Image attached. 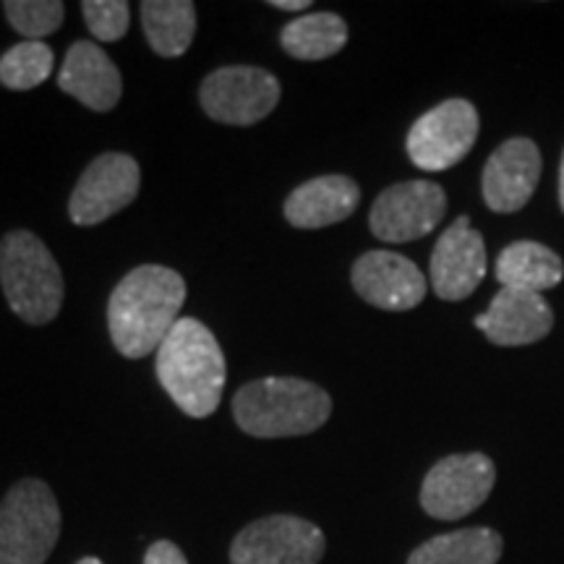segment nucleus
Listing matches in <instances>:
<instances>
[{
    "label": "nucleus",
    "mask_w": 564,
    "mask_h": 564,
    "mask_svg": "<svg viewBox=\"0 0 564 564\" xmlns=\"http://www.w3.org/2000/svg\"><path fill=\"white\" fill-rule=\"evenodd\" d=\"M186 303V282L171 267L144 264L118 282L108 303V327L116 350L144 358L171 335Z\"/></svg>",
    "instance_id": "nucleus-1"
},
{
    "label": "nucleus",
    "mask_w": 564,
    "mask_h": 564,
    "mask_svg": "<svg viewBox=\"0 0 564 564\" xmlns=\"http://www.w3.org/2000/svg\"><path fill=\"white\" fill-rule=\"evenodd\" d=\"M158 379L192 419H207L223 400L225 356L207 324L183 316L158 348Z\"/></svg>",
    "instance_id": "nucleus-2"
},
{
    "label": "nucleus",
    "mask_w": 564,
    "mask_h": 564,
    "mask_svg": "<svg viewBox=\"0 0 564 564\" xmlns=\"http://www.w3.org/2000/svg\"><path fill=\"white\" fill-rule=\"evenodd\" d=\"M232 415L246 434L259 440L303 436L329 421L333 398L306 379L267 377L236 392Z\"/></svg>",
    "instance_id": "nucleus-3"
},
{
    "label": "nucleus",
    "mask_w": 564,
    "mask_h": 564,
    "mask_svg": "<svg viewBox=\"0 0 564 564\" xmlns=\"http://www.w3.org/2000/svg\"><path fill=\"white\" fill-rule=\"evenodd\" d=\"M0 285L11 312L37 327L58 316L66 293L58 262L30 230H13L0 241Z\"/></svg>",
    "instance_id": "nucleus-4"
},
{
    "label": "nucleus",
    "mask_w": 564,
    "mask_h": 564,
    "mask_svg": "<svg viewBox=\"0 0 564 564\" xmlns=\"http://www.w3.org/2000/svg\"><path fill=\"white\" fill-rule=\"evenodd\" d=\"M61 535V507L51 486L24 478L0 502V564H45Z\"/></svg>",
    "instance_id": "nucleus-5"
},
{
    "label": "nucleus",
    "mask_w": 564,
    "mask_h": 564,
    "mask_svg": "<svg viewBox=\"0 0 564 564\" xmlns=\"http://www.w3.org/2000/svg\"><path fill=\"white\" fill-rule=\"evenodd\" d=\"M478 129V110L474 102L460 100H444L429 112H423L408 131V158L415 167L426 173H442L455 167L457 162L468 158L474 150Z\"/></svg>",
    "instance_id": "nucleus-6"
},
{
    "label": "nucleus",
    "mask_w": 564,
    "mask_h": 564,
    "mask_svg": "<svg viewBox=\"0 0 564 564\" xmlns=\"http://www.w3.org/2000/svg\"><path fill=\"white\" fill-rule=\"evenodd\" d=\"M280 82L270 70L253 66H225L202 82L199 102L212 121L225 126H253L278 108Z\"/></svg>",
    "instance_id": "nucleus-7"
},
{
    "label": "nucleus",
    "mask_w": 564,
    "mask_h": 564,
    "mask_svg": "<svg viewBox=\"0 0 564 564\" xmlns=\"http://www.w3.org/2000/svg\"><path fill=\"white\" fill-rule=\"evenodd\" d=\"M494 484L497 468L489 455H447L423 478L421 507L436 520H460L489 499Z\"/></svg>",
    "instance_id": "nucleus-8"
},
{
    "label": "nucleus",
    "mask_w": 564,
    "mask_h": 564,
    "mask_svg": "<svg viewBox=\"0 0 564 564\" xmlns=\"http://www.w3.org/2000/svg\"><path fill=\"white\" fill-rule=\"evenodd\" d=\"M327 549L322 528L295 514L253 520L232 539L230 564H319Z\"/></svg>",
    "instance_id": "nucleus-9"
},
{
    "label": "nucleus",
    "mask_w": 564,
    "mask_h": 564,
    "mask_svg": "<svg viewBox=\"0 0 564 564\" xmlns=\"http://www.w3.org/2000/svg\"><path fill=\"white\" fill-rule=\"evenodd\" d=\"M447 212L440 183L403 181L384 188L373 202L369 228L384 243H411L429 236Z\"/></svg>",
    "instance_id": "nucleus-10"
},
{
    "label": "nucleus",
    "mask_w": 564,
    "mask_h": 564,
    "mask_svg": "<svg viewBox=\"0 0 564 564\" xmlns=\"http://www.w3.org/2000/svg\"><path fill=\"white\" fill-rule=\"evenodd\" d=\"M141 171L131 154L105 152L89 162L68 202V215L76 225H100L129 207L139 196Z\"/></svg>",
    "instance_id": "nucleus-11"
},
{
    "label": "nucleus",
    "mask_w": 564,
    "mask_h": 564,
    "mask_svg": "<svg viewBox=\"0 0 564 564\" xmlns=\"http://www.w3.org/2000/svg\"><path fill=\"white\" fill-rule=\"evenodd\" d=\"M352 291L384 312H411L426 299V278L411 259L394 251H369L350 272Z\"/></svg>",
    "instance_id": "nucleus-12"
},
{
    "label": "nucleus",
    "mask_w": 564,
    "mask_h": 564,
    "mask_svg": "<svg viewBox=\"0 0 564 564\" xmlns=\"http://www.w3.org/2000/svg\"><path fill=\"white\" fill-rule=\"evenodd\" d=\"M432 288L442 301H465L486 278V243L470 228V217H457L432 251Z\"/></svg>",
    "instance_id": "nucleus-13"
},
{
    "label": "nucleus",
    "mask_w": 564,
    "mask_h": 564,
    "mask_svg": "<svg viewBox=\"0 0 564 564\" xmlns=\"http://www.w3.org/2000/svg\"><path fill=\"white\" fill-rule=\"evenodd\" d=\"M541 181V152L535 141L525 137L507 139L491 152L484 165L481 192L491 212L512 215L531 202Z\"/></svg>",
    "instance_id": "nucleus-14"
},
{
    "label": "nucleus",
    "mask_w": 564,
    "mask_h": 564,
    "mask_svg": "<svg viewBox=\"0 0 564 564\" xmlns=\"http://www.w3.org/2000/svg\"><path fill=\"white\" fill-rule=\"evenodd\" d=\"M476 327L499 348L533 345L552 333L554 312L544 295L499 288L489 308L476 316Z\"/></svg>",
    "instance_id": "nucleus-15"
},
{
    "label": "nucleus",
    "mask_w": 564,
    "mask_h": 564,
    "mask_svg": "<svg viewBox=\"0 0 564 564\" xmlns=\"http://www.w3.org/2000/svg\"><path fill=\"white\" fill-rule=\"evenodd\" d=\"M58 87L84 108L108 112L121 100L123 79L110 55L95 42L79 40L68 47L58 74Z\"/></svg>",
    "instance_id": "nucleus-16"
},
{
    "label": "nucleus",
    "mask_w": 564,
    "mask_h": 564,
    "mask_svg": "<svg viewBox=\"0 0 564 564\" xmlns=\"http://www.w3.org/2000/svg\"><path fill=\"white\" fill-rule=\"evenodd\" d=\"M361 204V188L348 175L312 178L285 199V220L299 230H319L348 220Z\"/></svg>",
    "instance_id": "nucleus-17"
},
{
    "label": "nucleus",
    "mask_w": 564,
    "mask_h": 564,
    "mask_svg": "<svg viewBox=\"0 0 564 564\" xmlns=\"http://www.w3.org/2000/svg\"><path fill=\"white\" fill-rule=\"evenodd\" d=\"M497 280L502 288L525 293H544L556 288L564 278V262L554 249L535 241H514L499 251Z\"/></svg>",
    "instance_id": "nucleus-18"
},
{
    "label": "nucleus",
    "mask_w": 564,
    "mask_h": 564,
    "mask_svg": "<svg viewBox=\"0 0 564 564\" xmlns=\"http://www.w3.org/2000/svg\"><path fill=\"white\" fill-rule=\"evenodd\" d=\"M505 541L491 528H463L429 539L408 556V564H497Z\"/></svg>",
    "instance_id": "nucleus-19"
},
{
    "label": "nucleus",
    "mask_w": 564,
    "mask_h": 564,
    "mask_svg": "<svg viewBox=\"0 0 564 564\" xmlns=\"http://www.w3.org/2000/svg\"><path fill=\"white\" fill-rule=\"evenodd\" d=\"M141 24L154 53L162 58H178L194 42L196 6L192 0H144Z\"/></svg>",
    "instance_id": "nucleus-20"
},
{
    "label": "nucleus",
    "mask_w": 564,
    "mask_h": 564,
    "mask_svg": "<svg viewBox=\"0 0 564 564\" xmlns=\"http://www.w3.org/2000/svg\"><path fill=\"white\" fill-rule=\"evenodd\" d=\"M280 45L299 61L333 58L348 45V24L333 11H316L293 19L280 32Z\"/></svg>",
    "instance_id": "nucleus-21"
},
{
    "label": "nucleus",
    "mask_w": 564,
    "mask_h": 564,
    "mask_svg": "<svg viewBox=\"0 0 564 564\" xmlns=\"http://www.w3.org/2000/svg\"><path fill=\"white\" fill-rule=\"evenodd\" d=\"M53 47L45 42L26 40L13 45L0 58V84L13 91H26L40 87L53 74Z\"/></svg>",
    "instance_id": "nucleus-22"
},
{
    "label": "nucleus",
    "mask_w": 564,
    "mask_h": 564,
    "mask_svg": "<svg viewBox=\"0 0 564 564\" xmlns=\"http://www.w3.org/2000/svg\"><path fill=\"white\" fill-rule=\"evenodd\" d=\"M9 24L24 37L42 42L63 24L66 6L61 0H9L3 3Z\"/></svg>",
    "instance_id": "nucleus-23"
},
{
    "label": "nucleus",
    "mask_w": 564,
    "mask_h": 564,
    "mask_svg": "<svg viewBox=\"0 0 564 564\" xmlns=\"http://www.w3.org/2000/svg\"><path fill=\"white\" fill-rule=\"evenodd\" d=\"M84 21L100 42H118L126 37L131 24V6L126 0H84Z\"/></svg>",
    "instance_id": "nucleus-24"
},
{
    "label": "nucleus",
    "mask_w": 564,
    "mask_h": 564,
    "mask_svg": "<svg viewBox=\"0 0 564 564\" xmlns=\"http://www.w3.org/2000/svg\"><path fill=\"white\" fill-rule=\"evenodd\" d=\"M144 564H188V560L173 541H158V544H152L150 552H147Z\"/></svg>",
    "instance_id": "nucleus-25"
},
{
    "label": "nucleus",
    "mask_w": 564,
    "mask_h": 564,
    "mask_svg": "<svg viewBox=\"0 0 564 564\" xmlns=\"http://www.w3.org/2000/svg\"><path fill=\"white\" fill-rule=\"evenodd\" d=\"M270 6L280 11H303L312 6V0H270Z\"/></svg>",
    "instance_id": "nucleus-26"
},
{
    "label": "nucleus",
    "mask_w": 564,
    "mask_h": 564,
    "mask_svg": "<svg viewBox=\"0 0 564 564\" xmlns=\"http://www.w3.org/2000/svg\"><path fill=\"white\" fill-rule=\"evenodd\" d=\"M560 207L564 212V152H562V162H560Z\"/></svg>",
    "instance_id": "nucleus-27"
},
{
    "label": "nucleus",
    "mask_w": 564,
    "mask_h": 564,
    "mask_svg": "<svg viewBox=\"0 0 564 564\" xmlns=\"http://www.w3.org/2000/svg\"><path fill=\"white\" fill-rule=\"evenodd\" d=\"M76 564H102V562L97 560V556H84V560L76 562Z\"/></svg>",
    "instance_id": "nucleus-28"
}]
</instances>
